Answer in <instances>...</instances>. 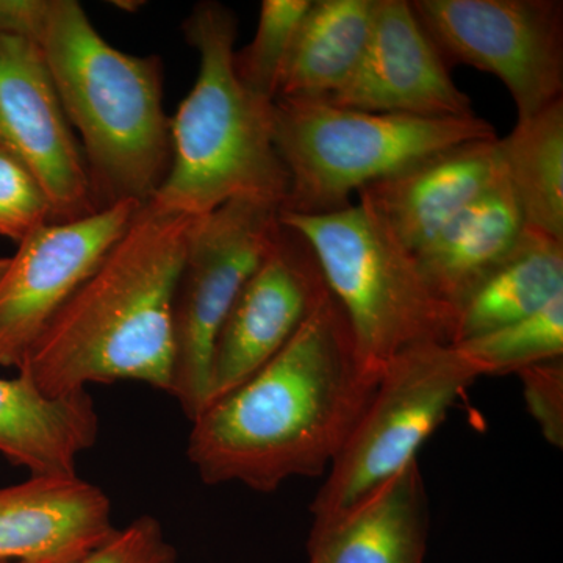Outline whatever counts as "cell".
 <instances>
[{
  "label": "cell",
  "mask_w": 563,
  "mask_h": 563,
  "mask_svg": "<svg viewBox=\"0 0 563 563\" xmlns=\"http://www.w3.org/2000/svg\"><path fill=\"white\" fill-rule=\"evenodd\" d=\"M380 376L362 361L329 292L279 354L191 421L188 461L203 484L262 493L321 476L342 453Z\"/></svg>",
  "instance_id": "6da1fadb"
},
{
  "label": "cell",
  "mask_w": 563,
  "mask_h": 563,
  "mask_svg": "<svg viewBox=\"0 0 563 563\" xmlns=\"http://www.w3.org/2000/svg\"><path fill=\"white\" fill-rule=\"evenodd\" d=\"M196 220L141 206L20 373L51 398L117 380L172 391L174 296Z\"/></svg>",
  "instance_id": "7a4b0ae2"
},
{
  "label": "cell",
  "mask_w": 563,
  "mask_h": 563,
  "mask_svg": "<svg viewBox=\"0 0 563 563\" xmlns=\"http://www.w3.org/2000/svg\"><path fill=\"white\" fill-rule=\"evenodd\" d=\"M25 35L38 44L70 128L80 133L98 210L150 202L172 165L161 58L111 46L76 0H35Z\"/></svg>",
  "instance_id": "3957f363"
},
{
  "label": "cell",
  "mask_w": 563,
  "mask_h": 563,
  "mask_svg": "<svg viewBox=\"0 0 563 563\" xmlns=\"http://www.w3.org/2000/svg\"><path fill=\"white\" fill-rule=\"evenodd\" d=\"M235 14L201 2L185 21L199 52L195 87L169 120L172 165L150 203L165 213L202 218L235 199L282 209L288 174L273 135V102L247 90L233 66Z\"/></svg>",
  "instance_id": "277c9868"
},
{
  "label": "cell",
  "mask_w": 563,
  "mask_h": 563,
  "mask_svg": "<svg viewBox=\"0 0 563 563\" xmlns=\"http://www.w3.org/2000/svg\"><path fill=\"white\" fill-rule=\"evenodd\" d=\"M273 135L288 174L282 211L324 214L351 206L352 192L466 141L496 139L484 118L372 113L325 99L277 98Z\"/></svg>",
  "instance_id": "5b68a950"
},
{
  "label": "cell",
  "mask_w": 563,
  "mask_h": 563,
  "mask_svg": "<svg viewBox=\"0 0 563 563\" xmlns=\"http://www.w3.org/2000/svg\"><path fill=\"white\" fill-rule=\"evenodd\" d=\"M309 243L328 290L373 372L422 343H454L457 313L422 276L415 254L363 203L324 214L279 213Z\"/></svg>",
  "instance_id": "8992f818"
},
{
  "label": "cell",
  "mask_w": 563,
  "mask_h": 563,
  "mask_svg": "<svg viewBox=\"0 0 563 563\" xmlns=\"http://www.w3.org/2000/svg\"><path fill=\"white\" fill-rule=\"evenodd\" d=\"M479 377L453 343L417 344L393 357L310 504L313 523L347 512L418 462L422 444Z\"/></svg>",
  "instance_id": "52a82bcc"
},
{
  "label": "cell",
  "mask_w": 563,
  "mask_h": 563,
  "mask_svg": "<svg viewBox=\"0 0 563 563\" xmlns=\"http://www.w3.org/2000/svg\"><path fill=\"white\" fill-rule=\"evenodd\" d=\"M280 207L235 199L198 218L173 307L172 391L192 421L209 399L211 355L233 302L279 231Z\"/></svg>",
  "instance_id": "ba28073f"
},
{
  "label": "cell",
  "mask_w": 563,
  "mask_h": 563,
  "mask_svg": "<svg viewBox=\"0 0 563 563\" xmlns=\"http://www.w3.org/2000/svg\"><path fill=\"white\" fill-rule=\"evenodd\" d=\"M412 7L448 65L503 81L518 121L563 99L561 0H413Z\"/></svg>",
  "instance_id": "9c48e42d"
},
{
  "label": "cell",
  "mask_w": 563,
  "mask_h": 563,
  "mask_svg": "<svg viewBox=\"0 0 563 563\" xmlns=\"http://www.w3.org/2000/svg\"><path fill=\"white\" fill-rule=\"evenodd\" d=\"M141 206L122 201L81 220L49 222L0 261V366L20 372L52 318L98 268Z\"/></svg>",
  "instance_id": "30bf717a"
},
{
  "label": "cell",
  "mask_w": 563,
  "mask_h": 563,
  "mask_svg": "<svg viewBox=\"0 0 563 563\" xmlns=\"http://www.w3.org/2000/svg\"><path fill=\"white\" fill-rule=\"evenodd\" d=\"M0 147L32 173L51 206L52 222L98 211L84 152L36 41L0 29Z\"/></svg>",
  "instance_id": "8fae6325"
},
{
  "label": "cell",
  "mask_w": 563,
  "mask_h": 563,
  "mask_svg": "<svg viewBox=\"0 0 563 563\" xmlns=\"http://www.w3.org/2000/svg\"><path fill=\"white\" fill-rule=\"evenodd\" d=\"M328 295L312 247L280 222L214 343L207 406L239 388L279 354Z\"/></svg>",
  "instance_id": "7c38bea8"
},
{
  "label": "cell",
  "mask_w": 563,
  "mask_h": 563,
  "mask_svg": "<svg viewBox=\"0 0 563 563\" xmlns=\"http://www.w3.org/2000/svg\"><path fill=\"white\" fill-rule=\"evenodd\" d=\"M325 101L372 113L421 118L476 114L409 0H376L372 35L357 69Z\"/></svg>",
  "instance_id": "4fadbf2b"
},
{
  "label": "cell",
  "mask_w": 563,
  "mask_h": 563,
  "mask_svg": "<svg viewBox=\"0 0 563 563\" xmlns=\"http://www.w3.org/2000/svg\"><path fill=\"white\" fill-rule=\"evenodd\" d=\"M503 177L498 136L466 141L366 185L358 202L417 254Z\"/></svg>",
  "instance_id": "5bb4252c"
},
{
  "label": "cell",
  "mask_w": 563,
  "mask_h": 563,
  "mask_svg": "<svg viewBox=\"0 0 563 563\" xmlns=\"http://www.w3.org/2000/svg\"><path fill=\"white\" fill-rule=\"evenodd\" d=\"M113 531L109 496L79 476L0 488V562L68 563Z\"/></svg>",
  "instance_id": "9a60e30c"
},
{
  "label": "cell",
  "mask_w": 563,
  "mask_h": 563,
  "mask_svg": "<svg viewBox=\"0 0 563 563\" xmlns=\"http://www.w3.org/2000/svg\"><path fill=\"white\" fill-rule=\"evenodd\" d=\"M428 493L415 462L351 510L313 523L307 563H424Z\"/></svg>",
  "instance_id": "2e32d148"
},
{
  "label": "cell",
  "mask_w": 563,
  "mask_h": 563,
  "mask_svg": "<svg viewBox=\"0 0 563 563\" xmlns=\"http://www.w3.org/2000/svg\"><path fill=\"white\" fill-rule=\"evenodd\" d=\"M99 417L88 390L51 398L31 376L0 377V455L31 476L73 477L96 444Z\"/></svg>",
  "instance_id": "e0dca14e"
},
{
  "label": "cell",
  "mask_w": 563,
  "mask_h": 563,
  "mask_svg": "<svg viewBox=\"0 0 563 563\" xmlns=\"http://www.w3.org/2000/svg\"><path fill=\"white\" fill-rule=\"evenodd\" d=\"M528 231L506 176L415 254L422 276L457 313L477 285L503 265Z\"/></svg>",
  "instance_id": "ac0fdd59"
},
{
  "label": "cell",
  "mask_w": 563,
  "mask_h": 563,
  "mask_svg": "<svg viewBox=\"0 0 563 563\" xmlns=\"http://www.w3.org/2000/svg\"><path fill=\"white\" fill-rule=\"evenodd\" d=\"M374 9L376 0H312L292 40L277 98L329 99L342 90L365 54Z\"/></svg>",
  "instance_id": "d6986e66"
},
{
  "label": "cell",
  "mask_w": 563,
  "mask_h": 563,
  "mask_svg": "<svg viewBox=\"0 0 563 563\" xmlns=\"http://www.w3.org/2000/svg\"><path fill=\"white\" fill-rule=\"evenodd\" d=\"M563 295V243L526 231L509 258L457 309L454 343L539 312Z\"/></svg>",
  "instance_id": "ffe728a7"
},
{
  "label": "cell",
  "mask_w": 563,
  "mask_h": 563,
  "mask_svg": "<svg viewBox=\"0 0 563 563\" xmlns=\"http://www.w3.org/2000/svg\"><path fill=\"white\" fill-rule=\"evenodd\" d=\"M498 151L528 231L563 243V99L517 121Z\"/></svg>",
  "instance_id": "44dd1931"
},
{
  "label": "cell",
  "mask_w": 563,
  "mask_h": 563,
  "mask_svg": "<svg viewBox=\"0 0 563 563\" xmlns=\"http://www.w3.org/2000/svg\"><path fill=\"white\" fill-rule=\"evenodd\" d=\"M453 344L483 376L517 374L536 363L563 357V295L531 317Z\"/></svg>",
  "instance_id": "7402d4cb"
},
{
  "label": "cell",
  "mask_w": 563,
  "mask_h": 563,
  "mask_svg": "<svg viewBox=\"0 0 563 563\" xmlns=\"http://www.w3.org/2000/svg\"><path fill=\"white\" fill-rule=\"evenodd\" d=\"M312 0H263L257 32L233 66L240 81L263 99L274 101L292 40Z\"/></svg>",
  "instance_id": "603a6c76"
},
{
  "label": "cell",
  "mask_w": 563,
  "mask_h": 563,
  "mask_svg": "<svg viewBox=\"0 0 563 563\" xmlns=\"http://www.w3.org/2000/svg\"><path fill=\"white\" fill-rule=\"evenodd\" d=\"M52 222L38 181L16 157L0 147V235L20 243Z\"/></svg>",
  "instance_id": "cb8c5ba5"
},
{
  "label": "cell",
  "mask_w": 563,
  "mask_h": 563,
  "mask_svg": "<svg viewBox=\"0 0 563 563\" xmlns=\"http://www.w3.org/2000/svg\"><path fill=\"white\" fill-rule=\"evenodd\" d=\"M68 563H177V553L161 523L144 515Z\"/></svg>",
  "instance_id": "d4e9b609"
},
{
  "label": "cell",
  "mask_w": 563,
  "mask_h": 563,
  "mask_svg": "<svg viewBox=\"0 0 563 563\" xmlns=\"http://www.w3.org/2000/svg\"><path fill=\"white\" fill-rule=\"evenodd\" d=\"M526 409L551 446L563 448V357L536 363L517 373Z\"/></svg>",
  "instance_id": "484cf974"
},
{
  "label": "cell",
  "mask_w": 563,
  "mask_h": 563,
  "mask_svg": "<svg viewBox=\"0 0 563 563\" xmlns=\"http://www.w3.org/2000/svg\"><path fill=\"white\" fill-rule=\"evenodd\" d=\"M0 563H32V562H0Z\"/></svg>",
  "instance_id": "4316f807"
}]
</instances>
